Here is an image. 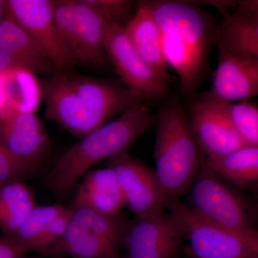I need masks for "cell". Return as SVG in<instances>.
Segmentation results:
<instances>
[{
    "label": "cell",
    "mask_w": 258,
    "mask_h": 258,
    "mask_svg": "<svg viewBox=\"0 0 258 258\" xmlns=\"http://www.w3.org/2000/svg\"><path fill=\"white\" fill-rule=\"evenodd\" d=\"M185 233L178 217L167 211L128 220L123 236V258H181Z\"/></svg>",
    "instance_id": "ba28073f"
},
{
    "label": "cell",
    "mask_w": 258,
    "mask_h": 258,
    "mask_svg": "<svg viewBox=\"0 0 258 258\" xmlns=\"http://www.w3.org/2000/svg\"><path fill=\"white\" fill-rule=\"evenodd\" d=\"M155 120L156 115L143 103L95 129L57 159L42 180V186L57 200H66L93 166L128 152L145 132L154 126Z\"/></svg>",
    "instance_id": "3957f363"
},
{
    "label": "cell",
    "mask_w": 258,
    "mask_h": 258,
    "mask_svg": "<svg viewBox=\"0 0 258 258\" xmlns=\"http://www.w3.org/2000/svg\"><path fill=\"white\" fill-rule=\"evenodd\" d=\"M166 210L178 217L187 258H258V231L230 230L193 213L179 198L166 199Z\"/></svg>",
    "instance_id": "8992f818"
},
{
    "label": "cell",
    "mask_w": 258,
    "mask_h": 258,
    "mask_svg": "<svg viewBox=\"0 0 258 258\" xmlns=\"http://www.w3.org/2000/svg\"><path fill=\"white\" fill-rule=\"evenodd\" d=\"M161 33L166 64L175 71L184 96L192 95L203 82L216 25L192 3L146 2Z\"/></svg>",
    "instance_id": "7a4b0ae2"
},
{
    "label": "cell",
    "mask_w": 258,
    "mask_h": 258,
    "mask_svg": "<svg viewBox=\"0 0 258 258\" xmlns=\"http://www.w3.org/2000/svg\"><path fill=\"white\" fill-rule=\"evenodd\" d=\"M0 50L18 55L34 74H55L56 71L38 44L12 17L8 14L0 21Z\"/></svg>",
    "instance_id": "d6986e66"
},
{
    "label": "cell",
    "mask_w": 258,
    "mask_h": 258,
    "mask_svg": "<svg viewBox=\"0 0 258 258\" xmlns=\"http://www.w3.org/2000/svg\"><path fill=\"white\" fill-rule=\"evenodd\" d=\"M104 23L124 27L134 14V2L128 0H83Z\"/></svg>",
    "instance_id": "4316f807"
},
{
    "label": "cell",
    "mask_w": 258,
    "mask_h": 258,
    "mask_svg": "<svg viewBox=\"0 0 258 258\" xmlns=\"http://www.w3.org/2000/svg\"><path fill=\"white\" fill-rule=\"evenodd\" d=\"M0 146L18 161L38 169L50 140L35 113H23L0 120Z\"/></svg>",
    "instance_id": "4fadbf2b"
},
{
    "label": "cell",
    "mask_w": 258,
    "mask_h": 258,
    "mask_svg": "<svg viewBox=\"0 0 258 258\" xmlns=\"http://www.w3.org/2000/svg\"><path fill=\"white\" fill-rule=\"evenodd\" d=\"M72 219V210L70 207L47 226L35 247V252L45 255H58L61 254L62 241Z\"/></svg>",
    "instance_id": "484cf974"
},
{
    "label": "cell",
    "mask_w": 258,
    "mask_h": 258,
    "mask_svg": "<svg viewBox=\"0 0 258 258\" xmlns=\"http://www.w3.org/2000/svg\"><path fill=\"white\" fill-rule=\"evenodd\" d=\"M210 92L226 102L250 100L258 94V59L242 58L218 50V66Z\"/></svg>",
    "instance_id": "9a60e30c"
},
{
    "label": "cell",
    "mask_w": 258,
    "mask_h": 258,
    "mask_svg": "<svg viewBox=\"0 0 258 258\" xmlns=\"http://www.w3.org/2000/svg\"><path fill=\"white\" fill-rule=\"evenodd\" d=\"M114 172L125 206L136 218L164 213L166 197L154 169L143 161L123 152L106 161Z\"/></svg>",
    "instance_id": "30bf717a"
},
{
    "label": "cell",
    "mask_w": 258,
    "mask_h": 258,
    "mask_svg": "<svg viewBox=\"0 0 258 258\" xmlns=\"http://www.w3.org/2000/svg\"><path fill=\"white\" fill-rule=\"evenodd\" d=\"M28 252L14 242L0 237V258H20Z\"/></svg>",
    "instance_id": "f546056e"
},
{
    "label": "cell",
    "mask_w": 258,
    "mask_h": 258,
    "mask_svg": "<svg viewBox=\"0 0 258 258\" xmlns=\"http://www.w3.org/2000/svg\"><path fill=\"white\" fill-rule=\"evenodd\" d=\"M20 68L28 69L26 63L18 55L10 51L0 50V74Z\"/></svg>",
    "instance_id": "f1b7e54d"
},
{
    "label": "cell",
    "mask_w": 258,
    "mask_h": 258,
    "mask_svg": "<svg viewBox=\"0 0 258 258\" xmlns=\"http://www.w3.org/2000/svg\"><path fill=\"white\" fill-rule=\"evenodd\" d=\"M121 247L88 230L71 219L62 241L61 254L70 258H123Z\"/></svg>",
    "instance_id": "7402d4cb"
},
{
    "label": "cell",
    "mask_w": 258,
    "mask_h": 258,
    "mask_svg": "<svg viewBox=\"0 0 258 258\" xmlns=\"http://www.w3.org/2000/svg\"><path fill=\"white\" fill-rule=\"evenodd\" d=\"M222 13L223 18L215 32L217 50L242 58L258 59L257 1L240 2L233 13L227 10Z\"/></svg>",
    "instance_id": "5bb4252c"
},
{
    "label": "cell",
    "mask_w": 258,
    "mask_h": 258,
    "mask_svg": "<svg viewBox=\"0 0 258 258\" xmlns=\"http://www.w3.org/2000/svg\"><path fill=\"white\" fill-rule=\"evenodd\" d=\"M8 12L41 47L56 72L72 70L75 62L61 37L53 1L8 0Z\"/></svg>",
    "instance_id": "7c38bea8"
},
{
    "label": "cell",
    "mask_w": 258,
    "mask_h": 258,
    "mask_svg": "<svg viewBox=\"0 0 258 258\" xmlns=\"http://www.w3.org/2000/svg\"><path fill=\"white\" fill-rule=\"evenodd\" d=\"M103 40L107 57L114 66L120 82L148 101L165 96L169 81L139 55L127 37L124 27L104 23Z\"/></svg>",
    "instance_id": "9c48e42d"
},
{
    "label": "cell",
    "mask_w": 258,
    "mask_h": 258,
    "mask_svg": "<svg viewBox=\"0 0 258 258\" xmlns=\"http://www.w3.org/2000/svg\"><path fill=\"white\" fill-rule=\"evenodd\" d=\"M8 13V5L7 0H0V21Z\"/></svg>",
    "instance_id": "4dcf8cb0"
},
{
    "label": "cell",
    "mask_w": 258,
    "mask_h": 258,
    "mask_svg": "<svg viewBox=\"0 0 258 258\" xmlns=\"http://www.w3.org/2000/svg\"><path fill=\"white\" fill-rule=\"evenodd\" d=\"M40 81L46 119L79 139L148 101L120 81L90 77L72 70Z\"/></svg>",
    "instance_id": "6da1fadb"
},
{
    "label": "cell",
    "mask_w": 258,
    "mask_h": 258,
    "mask_svg": "<svg viewBox=\"0 0 258 258\" xmlns=\"http://www.w3.org/2000/svg\"><path fill=\"white\" fill-rule=\"evenodd\" d=\"M205 163L217 175L241 191L257 188L258 147L242 146L222 157L205 159Z\"/></svg>",
    "instance_id": "ac0fdd59"
},
{
    "label": "cell",
    "mask_w": 258,
    "mask_h": 258,
    "mask_svg": "<svg viewBox=\"0 0 258 258\" xmlns=\"http://www.w3.org/2000/svg\"><path fill=\"white\" fill-rule=\"evenodd\" d=\"M71 210L74 220L123 249V236L129 220L124 214L111 216L86 208H71Z\"/></svg>",
    "instance_id": "cb8c5ba5"
},
{
    "label": "cell",
    "mask_w": 258,
    "mask_h": 258,
    "mask_svg": "<svg viewBox=\"0 0 258 258\" xmlns=\"http://www.w3.org/2000/svg\"><path fill=\"white\" fill-rule=\"evenodd\" d=\"M20 258H36V257H27L26 255L23 256V257Z\"/></svg>",
    "instance_id": "1f68e13d"
},
{
    "label": "cell",
    "mask_w": 258,
    "mask_h": 258,
    "mask_svg": "<svg viewBox=\"0 0 258 258\" xmlns=\"http://www.w3.org/2000/svg\"><path fill=\"white\" fill-rule=\"evenodd\" d=\"M185 205L207 221L230 230H257V208L243 191L212 171L204 161Z\"/></svg>",
    "instance_id": "5b68a950"
},
{
    "label": "cell",
    "mask_w": 258,
    "mask_h": 258,
    "mask_svg": "<svg viewBox=\"0 0 258 258\" xmlns=\"http://www.w3.org/2000/svg\"><path fill=\"white\" fill-rule=\"evenodd\" d=\"M54 17L61 37L75 64L106 66L104 22L83 0L53 1Z\"/></svg>",
    "instance_id": "52a82bcc"
},
{
    "label": "cell",
    "mask_w": 258,
    "mask_h": 258,
    "mask_svg": "<svg viewBox=\"0 0 258 258\" xmlns=\"http://www.w3.org/2000/svg\"><path fill=\"white\" fill-rule=\"evenodd\" d=\"M37 170L15 159L0 146V184L23 181L31 177Z\"/></svg>",
    "instance_id": "83f0119b"
},
{
    "label": "cell",
    "mask_w": 258,
    "mask_h": 258,
    "mask_svg": "<svg viewBox=\"0 0 258 258\" xmlns=\"http://www.w3.org/2000/svg\"><path fill=\"white\" fill-rule=\"evenodd\" d=\"M36 206L33 191L23 181L0 184V230L4 237L13 235Z\"/></svg>",
    "instance_id": "44dd1931"
},
{
    "label": "cell",
    "mask_w": 258,
    "mask_h": 258,
    "mask_svg": "<svg viewBox=\"0 0 258 258\" xmlns=\"http://www.w3.org/2000/svg\"><path fill=\"white\" fill-rule=\"evenodd\" d=\"M187 116L205 159L222 157L244 146L226 114L225 101L210 91L193 97Z\"/></svg>",
    "instance_id": "8fae6325"
},
{
    "label": "cell",
    "mask_w": 258,
    "mask_h": 258,
    "mask_svg": "<svg viewBox=\"0 0 258 258\" xmlns=\"http://www.w3.org/2000/svg\"><path fill=\"white\" fill-rule=\"evenodd\" d=\"M75 189L71 208H86L106 215H118L125 207L114 172L110 168L90 170Z\"/></svg>",
    "instance_id": "2e32d148"
},
{
    "label": "cell",
    "mask_w": 258,
    "mask_h": 258,
    "mask_svg": "<svg viewBox=\"0 0 258 258\" xmlns=\"http://www.w3.org/2000/svg\"><path fill=\"white\" fill-rule=\"evenodd\" d=\"M124 30L139 55L158 74L169 81L170 76L167 72V64L161 47L160 30L146 2L139 3Z\"/></svg>",
    "instance_id": "e0dca14e"
},
{
    "label": "cell",
    "mask_w": 258,
    "mask_h": 258,
    "mask_svg": "<svg viewBox=\"0 0 258 258\" xmlns=\"http://www.w3.org/2000/svg\"><path fill=\"white\" fill-rule=\"evenodd\" d=\"M61 205H37L13 235L5 237L14 242L27 252L35 250L37 242L51 222L64 211Z\"/></svg>",
    "instance_id": "603a6c76"
},
{
    "label": "cell",
    "mask_w": 258,
    "mask_h": 258,
    "mask_svg": "<svg viewBox=\"0 0 258 258\" xmlns=\"http://www.w3.org/2000/svg\"><path fill=\"white\" fill-rule=\"evenodd\" d=\"M3 74L5 100L3 119L17 114L35 113L42 99L41 85L35 74L20 68Z\"/></svg>",
    "instance_id": "ffe728a7"
},
{
    "label": "cell",
    "mask_w": 258,
    "mask_h": 258,
    "mask_svg": "<svg viewBox=\"0 0 258 258\" xmlns=\"http://www.w3.org/2000/svg\"><path fill=\"white\" fill-rule=\"evenodd\" d=\"M226 114L244 145L258 147V108L249 101H225Z\"/></svg>",
    "instance_id": "d4e9b609"
},
{
    "label": "cell",
    "mask_w": 258,
    "mask_h": 258,
    "mask_svg": "<svg viewBox=\"0 0 258 258\" xmlns=\"http://www.w3.org/2000/svg\"><path fill=\"white\" fill-rule=\"evenodd\" d=\"M156 174L166 198L186 195L205 156L183 107L173 101L159 108L155 120Z\"/></svg>",
    "instance_id": "277c9868"
}]
</instances>
